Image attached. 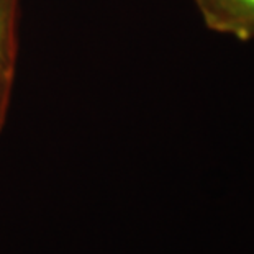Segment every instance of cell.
Masks as SVG:
<instances>
[{
    "label": "cell",
    "instance_id": "1",
    "mask_svg": "<svg viewBox=\"0 0 254 254\" xmlns=\"http://www.w3.org/2000/svg\"><path fill=\"white\" fill-rule=\"evenodd\" d=\"M20 0H0V131L7 122L18 56Z\"/></svg>",
    "mask_w": 254,
    "mask_h": 254
},
{
    "label": "cell",
    "instance_id": "2",
    "mask_svg": "<svg viewBox=\"0 0 254 254\" xmlns=\"http://www.w3.org/2000/svg\"><path fill=\"white\" fill-rule=\"evenodd\" d=\"M208 30L240 41L254 40V0H193Z\"/></svg>",
    "mask_w": 254,
    "mask_h": 254
}]
</instances>
